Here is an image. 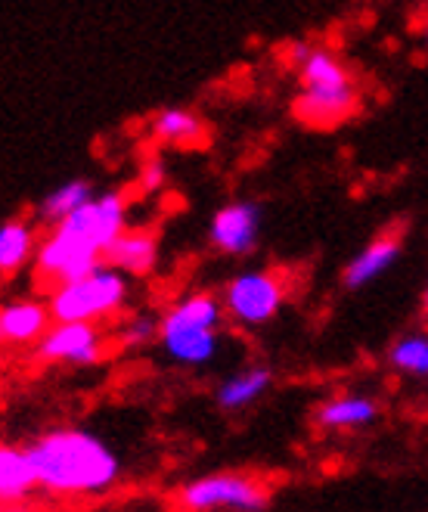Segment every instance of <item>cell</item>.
Segmentation results:
<instances>
[{"instance_id":"1","label":"cell","mask_w":428,"mask_h":512,"mask_svg":"<svg viewBox=\"0 0 428 512\" xmlns=\"http://www.w3.org/2000/svg\"><path fill=\"white\" fill-rule=\"evenodd\" d=\"M28 454L35 460L38 481L56 494H97L118 475V460L109 447L84 432L44 435L28 447Z\"/></svg>"},{"instance_id":"2","label":"cell","mask_w":428,"mask_h":512,"mask_svg":"<svg viewBox=\"0 0 428 512\" xmlns=\"http://www.w3.org/2000/svg\"><path fill=\"white\" fill-rule=\"evenodd\" d=\"M301 97H298V115L311 125H335L354 109V87L348 81V72L323 50H311L301 63Z\"/></svg>"},{"instance_id":"3","label":"cell","mask_w":428,"mask_h":512,"mask_svg":"<svg viewBox=\"0 0 428 512\" xmlns=\"http://www.w3.org/2000/svg\"><path fill=\"white\" fill-rule=\"evenodd\" d=\"M125 277L118 267H94L90 274L69 280L53 289V317L56 320H100L125 301Z\"/></svg>"},{"instance_id":"4","label":"cell","mask_w":428,"mask_h":512,"mask_svg":"<svg viewBox=\"0 0 428 512\" xmlns=\"http://www.w3.org/2000/svg\"><path fill=\"white\" fill-rule=\"evenodd\" d=\"M100 255L103 252L90 246L78 233H72L66 227H56V233L38 252V274L44 277V283L63 286L69 280L90 274L94 267H100Z\"/></svg>"},{"instance_id":"5","label":"cell","mask_w":428,"mask_h":512,"mask_svg":"<svg viewBox=\"0 0 428 512\" xmlns=\"http://www.w3.org/2000/svg\"><path fill=\"white\" fill-rule=\"evenodd\" d=\"M180 500L187 509H261L267 503V494L252 478L214 475L187 485Z\"/></svg>"},{"instance_id":"6","label":"cell","mask_w":428,"mask_h":512,"mask_svg":"<svg viewBox=\"0 0 428 512\" xmlns=\"http://www.w3.org/2000/svg\"><path fill=\"white\" fill-rule=\"evenodd\" d=\"M59 227L78 233L81 239H87L90 246L106 255V249L121 236V230H125V202L112 193L100 199H87L72 215L59 221Z\"/></svg>"},{"instance_id":"7","label":"cell","mask_w":428,"mask_h":512,"mask_svg":"<svg viewBox=\"0 0 428 512\" xmlns=\"http://www.w3.org/2000/svg\"><path fill=\"white\" fill-rule=\"evenodd\" d=\"M227 311L242 323H264L277 314L283 286L270 274H242L227 286Z\"/></svg>"},{"instance_id":"8","label":"cell","mask_w":428,"mask_h":512,"mask_svg":"<svg viewBox=\"0 0 428 512\" xmlns=\"http://www.w3.org/2000/svg\"><path fill=\"white\" fill-rule=\"evenodd\" d=\"M41 357L69 360V364H94L100 357V336L90 320H59L56 329L44 336Z\"/></svg>"},{"instance_id":"9","label":"cell","mask_w":428,"mask_h":512,"mask_svg":"<svg viewBox=\"0 0 428 512\" xmlns=\"http://www.w3.org/2000/svg\"><path fill=\"white\" fill-rule=\"evenodd\" d=\"M255 239H258V208L249 202L227 205L211 221V243L221 252L242 255L255 246Z\"/></svg>"},{"instance_id":"10","label":"cell","mask_w":428,"mask_h":512,"mask_svg":"<svg viewBox=\"0 0 428 512\" xmlns=\"http://www.w3.org/2000/svg\"><path fill=\"white\" fill-rule=\"evenodd\" d=\"M35 485H41V481H38L32 454H28V450H13V447L0 450V497L4 500L25 497Z\"/></svg>"},{"instance_id":"11","label":"cell","mask_w":428,"mask_h":512,"mask_svg":"<svg viewBox=\"0 0 428 512\" xmlns=\"http://www.w3.org/2000/svg\"><path fill=\"white\" fill-rule=\"evenodd\" d=\"M106 261L128 274H146L156 264V243L146 233H121L106 249Z\"/></svg>"},{"instance_id":"12","label":"cell","mask_w":428,"mask_h":512,"mask_svg":"<svg viewBox=\"0 0 428 512\" xmlns=\"http://www.w3.org/2000/svg\"><path fill=\"white\" fill-rule=\"evenodd\" d=\"M162 342L180 364H205L218 351V339L211 329H171V333H162Z\"/></svg>"},{"instance_id":"13","label":"cell","mask_w":428,"mask_h":512,"mask_svg":"<svg viewBox=\"0 0 428 512\" xmlns=\"http://www.w3.org/2000/svg\"><path fill=\"white\" fill-rule=\"evenodd\" d=\"M47 329V311L44 305L25 301V305H10L0 314V333L7 342H32Z\"/></svg>"},{"instance_id":"14","label":"cell","mask_w":428,"mask_h":512,"mask_svg":"<svg viewBox=\"0 0 428 512\" xmlns=\"http://www.w3.org/2000/svg\"><path fill=\"white\" fill-rule=\"evenodd\" d=\"M397 258V243L394 239H379L370 249H363L345 270V286L351 289H360L363 283L376 280L382 270H388Z\"/></svg>"},{"instance_id":"15","label":"cell","mask_w":428,"mask_h":512,"mask_svg":"<svg viewBox=\"0 0 428 512\" xmlns=\"http://www.w3.org/2000/svg\"><path fill=\"white\" fill-rule=\"evenodd\" d=\"M221 317L218 301L208 295H193L187 301H180L177 308H171V314L162 323V333H171V329H211Z\"/></svg>"},{"instance_id":"16","label":"cell","mask_w":428,"mask_h":512,"mask_svg":"<svg viewBox=\"0 0 428 512\" xmlns=\"http://www.w3.org/2000/svg\"><path fill=\"white\" fill-rule=\"evenodd\" d=\"M320 426L329 429H345V426H363L376 419V404L370 398H342V401H329L320 413Z\"/></svg>"},{"instance_id":"17","label":"cell","mask_w":428,"mask_h":512,"mask_svg":"<svg viewBox=\"0 0 428 512\" xmlns=\"http://www.w3.org/2000/svg\"><path fill=\"white\" fill-rule=\"evenodd\" d=\"M32 246H35V236L25 224L19 221H10L0 227V270L4 274H13L25 264V258L32 255Z\"/></svg>"},{"instance_id":"18","label":"cell","mask_w":428,"mask_h":512,"mask_svg":"<svg viewBox=\"0 0 428 512\" xmlns=\"http://www.w3.org/2000/svg\"><path fill=\"white\" fill-rule=\"evenodd\" d=\"M267 385H270L267 370H249V373H239L230 382H224L221 391H218V398H221L224 407H242V404L255 401Z\"/></svg>"},{"instance_id":"19","label":"cell","mask_w":428,"mask_h":512,"mask_svg":"<svg viewBox=\"0 0 428 512\" xmlns=\"http://www.w3.org/2000/svg\"><path fill=\"white\" fill-rule=\"evenodd\" d=\"M87 199H90V187L81 184V180H72V184L59 187L56 193H50V196L44 199L41 215H44L47 221H56V224H59L66 215H72L78 205H84Z\"/></svg>"},{"instance_id":"20","label":"cell","mask_w":428,"mask_h":512,"mask_svg":"<svg viewBox=\"0 0 428 512\" xmlns=\"http://www.w3.org/2000/svg\"><path fill=\"white\" fill-rule=\"evenodd\" d=\"M156 134L165 137V140H174V143H190V140H199L202 134V125L193 112H183V109H165L159 118H156Z\"/></svg>"},{"instance_id":"21","label":"cell","mask_w":428,"mask_h":512,"mask_svg":"<svg viewBox=\"0 0 428 512\" xmlns=\"http://www.w3.org/2000/svg\"><path fill=\"white\" fill-rule=\"evenodd\" d=\"M391 364L413 376H428V339L410 336L391 348Z\"/></svg>"},{"instance_id":"22","label":"cell","mask_w":428,"mask_h":512,"mask_svg":"<svg viewBox=\"0 0 428 512\" xmlns=\"http://www.w3.org/2000/svg\"><path fill=\"white\" fill-rule=\"evenodd\" d=\"M140 184H143V190H159L165 184V165L162 162H149L140 171Z\"/></svg>"},{"instance_id":"23","label":"cell","mask_w":428,"mask_h":512,"mask_svg":"<svg viewBox=\"0 0 428 512\" xmlns=\"http://www.w3.org/2000/svg\"><path fill=\"white\" fill-rule=\"evenodd\" d=\"M149 333H152V323L149 320H137V323H131V329H128V345H134V342H146L149 339Z\"/></svg>"},{"instance_id":"24","label":"cell","mask_w":428,"mask_h":512,"mask_svg":"<svg viewBox=\"0 0 428 512\" xmlns=\"http://www.w3.org/2000/svg\"><path fill=\"white\" fill-rule=\"evenodd\" d=\"M425 308H428V292H425Z\"/></svg>"}]
</instances>
